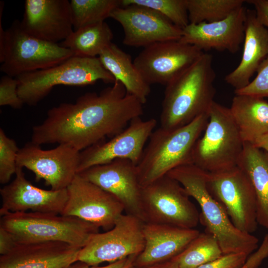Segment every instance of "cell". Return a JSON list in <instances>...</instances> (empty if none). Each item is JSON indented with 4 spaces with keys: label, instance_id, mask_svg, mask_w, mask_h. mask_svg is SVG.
Returning <instances> with one entry per match:
<instances>
[{
    "label": "cell",
    "instance_id": "cell-13",
    "mask_svg": "<svg viewBox=\"0 0 268 268\" xmlns=\"http://www.w3.org/2000/svg\"><path fill=\"white\" fill-rule=\"evenodd\" d=\"M156 125L154 118L144 120L137 117L109 140H103L81 151L77 174L117 159H128L137 165Z\"/></svg>",
    "mask_w": 268,
    "mask_h": 268
},
{
    "label": "cell",
    "instance_id": "cell-25",
    "mask_svg": "<svg viewBox=\"0 0 268 268\" xmlns=\"http://www.w3.org/2000/svg\"><path fill=\"white\" fill-rule=\"evenodd\" d=\"M104 67L120 82L127 92L145 103L151 91L150 85L144 79L135 66L131 56L112 42L98 56Z\"/></svg>",
    "mask_w": 268,
    "mask_h": 268
},
{
    "label": "cell",
    "instance_id": "cell-32",
    "mask_svg": "<svg viewBox=\"0 0 268 268\" xmlns=\"http://www.w3.org/2000/svg\"><path fill=\"white\" fill-rule=\"evenodd\" d=\"M19 148L16 141L9 137L3 130L0 129V183H8L15 174L17 157Z\"/></svg>",
    "mask_w": 268,
    "mask_h": 268
},
{
    "label": "cell",
    "instance_id": "cell-9",
    "mask_svg": "<svg viewBox=\"0 0 268 268\" xmlns=\"http://www.w3.org/2000/svg\"><path fill=\"white\" fill-rule=\"evenodd\" d=\"M176 180L164 176L142 188L141 210L144 223L194 229L200 213Z\"/></svg>",
    "mask_w": 268,
    "mask_h": 268
},
{
    "label": "cell",
    "instance_id": "cell-19",
    "mask_svg": "<svg viewBox=\"0 0 268 268\" xmlns=\"http://www.w3.org/2000/svg\"><path fill=\"white\" fill-rule=\"evenodd\" d=\"M13 180L0 189V215L9 212H31L61 214L68 198L67 189L46 190L34 186L17 167Z\"/></svg>",
    "mask_w": 268,
    "mask_h": 268
},
{
    "label": "cell",
    "instance_id": "cell-26",
    "mask_svg": "<svg viewBox=\"0 0 268 268\" xmlns=\"http://www.w3.org/2000/svg\"><path fill=\"white\" fill-rule=\"evenodd\" d=\"M249 176L257 200V220L268 230V153L254 144L244 142L238 165Z\"/></svg>",
    "mask_w": 268,
    "mask_h": 268
},
{
    "label": "cell",
    "instance_id": "cell-22",
    "mask_svg": "<svg viewBox=\"0 0 268 268\" xmlns=\"http://www.w3.org/2000/svg\"><path fill=\"white\" fill-rule=\"evenodd\" d=\"M144 247L134 262L144 267L171 260L180 254L199 234L196 229L144 223Z\"/></svg>",
    "mask_w": 268,
    "mask_h": 268
},
{
    "label": "cell",
    "instance_id": "cell-14",
    "mask_svg": "<svg viewBox=\"0 0 268 268\" xmlns=\"http://www.w3.org/2000/svg\"><path fill=\"white\" fill-rule=\"evenodd\" d=\"M204 52L179 40L162 41L143 48L134 63L149 85H166Z\"/></svg>",
    "mask_w": 268,
    "mask_h": 268
},
{
    "label": "cell",
    "instance_id": "cell-35",
    "mask_svg": "<svg viewBox=\"0 0 268 268\" xmlns=\"http://www.w3.org/2000/svg\"><path fill=\"white\" fill-rule=\"evenodd\" d=\"M248 256L242 253L223 254L220 258L204 264L198 268H241Z\"/></svg>",
    "mask_w": 268,
    "mask_h": 268
},
{
    "label": "cell",
    "instance_id": "cell-36",
    "mask_svg": "<svg viewBox=\"0 0 268 268\" xmlns=\"http://www.w3.org/2000/svg\"><path fill=\"white\" fill-rule=\"evenodd\" d=\"M268 257V234H267L259 247L249 255L241 268H258L263 261Z\"/></svg>",
    "mask_w": 268,
    "mask_h": 268
},
{
    "label": "cell",
    "instance_id": "cell-31",
    "mask_svg": "<svg viewBox=\"0 0 268 268\" xmlns=\"http://www.w3.org/2000/svg\"><path fill=\"white\" fill-rule=\"evenodd\" d=\"M121 0V6L135 4L154 9L182 29L190 23L186 0Z\"/></svg>",
    "mask_w": 268,
    "mask_h": 268
},
{
    "label": "cell",
    "instance_id": "cell-10",
    "mask_svg": "<svg viewBox=\"0 0 268 268\" xmlns=\"http://www.w3.org/2000/svg\"><path fill=\"white\" fill-rule=\"evenodd\" d=\"M207 185L213 197L226 210L239 230L252 234L257 229V200L252 182L238 165L207 174Z\"/></svg>",
    "mask_w": 268,
    "mask_h": 268
},
{
    "label": "cell",
    "instance_id": "cell-8",
    "mask_svg": "<svg viewBox=\"0 0 268 268\" xmlns=\"http://www.w3.org/2000/svg\"><path fill=\"white\" fill-rule=\"evenodd\" d=\"M73 56L72 52L61 46L36 38L15 20L5 30L3 49L0 51V70L13 77L61 64Z\"/></svg>",
    "mask_w": 268,
    "mask_h": 268
},
{
    "label": "cell",
    "instance_id": "cell-7",
    "mask_svg": "<svg viewBox=\"0 0 268 268\" xmlns=\"http://www.w3.org/2000/svg\"><path fill=\"white\" fill-rule=\"evenodd\" d=\"M244 145L229 108L214 101L205 129L195 145L192 164L209 173L230 169L237 166Z\"/></svg>",
    "mask_w": 268,
    "mask_h": 268
},
{
    "label": "cell",
    "instance_id": "cell-23",
    "mask_svg": "<svg viewBox=\"0 0 268 268\" xmlns=\"http://www.w3.org/2000/svg\"><path fill=\"white\" fill-rule=\"evenodd\" d=\"M242 55L240 63L227 74L225 81L238 90L246 86L268 56V30L257 19L254 10L247 9Z\"/></svg>",
    "mask_w": 268,
    "mask_h": 268
},
{
    "label": "cell",
    "instance_id": "cell-34",
    "mask_svg": "<svg viewBox=\"0 0 268 268\" xmlns=\"http://www.w3.org/2000/svg\"><path fill=\"white\" fill-rule=\"evenodd\" d=\"M16 78L4 75L0 79V106H8L15 109H21L24 104L17 92Z\"/></svg>",
    "mask_w": 268,
    "mask_h": 268
},
{
    "label": "cell",
    "instance_id": "cell-21",
    "mask_svg": "<svg viewBox=\"0 0 268 268\" xmlns=\"http://www.w3.org/2000/svg\"><path fill=\"white\" fill-rule=\"evenodd\" d=\"M81 249L59 241L17 244L1 256L0 268H67L78 261Z\"/></svg>",
    "mask_w": 268,
    "mask_h": 268
},
{
    "label": "cell",
    "instance_id": "cell-27",
    "mask_svg": "<svg viewBox=\"0 0 268 268\" xmlns=\"http://www.w3.org/2000/svg\"><path fill=\"white\" fill-rule=\"evenodd\" d=\"M113 33L105 21L76 30L60 45L70 50L73 56L96 57L112 43Z\"/></svg>",
    "mask_w": 268,
    "mask_h": 268
},
{
    "label": "cell",
    "instance_id": "cell-3",
    "mask_svg": "<svg viewBox=\"0 0 268 268\" xmlns=\"http://www.w3.org/2000/svg\"><path fill=\"white\" fill-rule=\"evenodd\" d=\"M207 172L194 164L180 166L167 175L178 181L199 204L200 222L205 232L217 240L223 254L242 253L248 256L258 247V238L237 229L226 210L211 195L207 185Z\"/></svg>",
    "mask_w": 268,
    "mask_h": 268
},
{
    "label": "cell",
    "instance_id": "cell-40",
    "mask_svg": "<svg viewBox=\"0 0 268 268\" xmlns=\"http://www.w3.org/2000/svg\"><path fill=\"white\" fill-rule=\"evenodd\" d=\"M132 268H179L176 262L171 260L163 263H160L154 265L144 266V267H134Z\"/></svg>",
    "mask_w": 268,
    "mask_h": 268
},
{
    "label": "cell",
    "instance_id": "cell-30",
    "mask_svg": "<svg viewBox=\"0 0 268 268\" xmlns=\"http://www.w3.org/2000/svg\"><path fill=\"white\" fill-rule=\"evenodd\" d=\"M190 23L222 20L244 5V0H186Z\"/></svg>",
    "mask_w": 268,
    "mask_h": 268
},
{
    "label": "cell",
    "instance_id": "cell-38",
    "mask_svg": "<svg viewBox=\"0 0 268 268\" xmlns=\"http://www.w3.org/2000/svg\"><path fill=\"white\" fill-rule=\"evenodd\" d=\"M13 235L0 226V254L4 256L9 253L16 245Z\"/></svg>",
    "mask_w": 268,
    "mask_h": 268
},
{
    "label": "cell",
    "instance_id": "cell-18",
    "mask_svg": "<svg viewBox=\"0 0 268 268\" xmlns=\"http://www.w3.org/2000/svg\"><path fill=\"white\" fill-rule=\"evenodd\" d=\"M20 23L22 29L29 35L58 44L74 31L70 1L26 0Z\"/></svg>",
    "mask_w": 268,
    "mask_h": 268
},
{
    "label": "cell",
    "instance_id": "cell-33",
    "mask_svg": "<svg viewBox=\"0 0 268 268\" xmlns=\"http://www.w3.org/2000/svg\"><path fill=\"white\" fill-rule=\"evenodd\" d=\"M255 78L245 87L234 91L237 95L268 97V56L259 66Z\"/></svg>",
    "mask_w": 268,
    "mask_h": 268
},
{
    "label": "cell",
    "instance_id": "cell-12",
    "mask_svg": "<svg viewBox=\"0 0 268 268\" xmlns=\"http://www.w3.org/2000/svg\"><path fill=\"white\" fill-rule=\"evenodd\" d=\"M80 152L66 144L45 150L30 141L19 148L17 165L32 171L36 182L43 180L51 190H61L67 189L77 174Z\"/></svg>",
    "mask_w": 268,
    "mask_h": 268
},
{
    "label": "cell",
    "instance_id": "cell-29",
    "mask_svg": "<svg viewBox=\"0 0 268 268\" xmlns=\"http://www.w3.org/2000/svg\"><path fill=\"white\" fill-rule=\"evenodd\" d=\"M70 2L74 30L105 21L121 6V0H71Z\"/></svg>",
    "mask_w": 268,
    "mask_h": 268
},
{
    "label": "cell",
    "instance_id": "cell-4",
    "mask_svg": "<svg viewBox=\"0 0 268 268\" xmlns=\"http://www.w3.org/2000/svg\"><path fill=\"white\" fill-rule=\"evenodd\" d=\"M208 120V112L191 123L173 129L154 130L136 165L140 184L144 187L180 166L192 163L196 143Z\"/></svg>",
    "mask_w": 268,
    "mask_h": 268
},
{
    "label": "cell",
    "instance_id": "cell-41",
    "mask_svg": "<svg viewBox=\"0 0 268 268\" xmlns=\"http://www.w3.org/2000/svg\"><path fill=\"white\" fill-rule=\"evenodd\" d=\"M252 144L268 153V133L259 137Z\"/></svg>",
    "mask_w": 268,
    "mask_h": 268
},
{
    "label": "cell",
    "instance_id": "cell-2",
    "mask_svg": "<svg viewBox=\"0 0 268 268\" xmlns=\"http://www.w3.org/2000/svg\"><path fill=\"white\" fill-rule=\"evenodd\" d=\"M215 78L212 56L204 53L165 85L160 127L166 129L177 128L208 112L214 101Z\"/></svg>",
    "mask_w": 268,
    "mask_h": 268
},
{
    "label": "cell",
    "instance_id": "cell-39",
    "mask_svg": "<svg viewBox=\"0 0 268 268\" xmlns=\"http://www.w3.org/2000/svg\"><path fill=\"white\" fill-rule=\"evenodd\" d=\"M136 257V256H131L104 267L91 266L82 262V265L71 268H132L134 266V262ZM67 268H69V267Z\"/></svg>",
    "mask_w": 268,
    "mask_h": 268
},
{
    "label": "cell",
    "instance_id": "cell-15",
    "mask_svg": "<svg viewBox=\"0 0 268 268\" xmlns=\"http://www.w3.org/2000/svg\"><path fill=\"white\" fill-rule=\"evenodd\" d=\"M67 189L68 198L61 215L77 217L108 231L125 211L113 196L78 174Z\"/></svg>",
    "mask_w": 268,
    "mask_h": 268
},
{
    "label": "cell",
    "instance_id": "cell-11",
    "mask_svg": "<svg viewBox=\"0 0 268 268\" xmlns=\"http://www.w3.org/2000/svg\"><path fill=\"white\" fill-rule=\"evenodd\" d=\"M144 224L137 217L123 213L112 228L91 238L80 249L78 261L95 266L104 262L114 263L137 256L144 247Z\"/></svg>",
    "mask_w": 268,
    "mask_h": 268
},
{
    "label": "cell",
    "instance_id": "cell-17",
    "mask_svg": "<svg viewBox=\"0 0 268 268\" xmlns=\"http://www.w3.org/2000/svg\"><path fill=\"white\" fill-rule=\"evenodd\" d=\"M78 174L113 196L123 205L126 213L143 221L140 206L142 187L136 165L133 162L117 159L92 166Z\"/></svg>",
    "mask_w": 268,
    "mask_h": 268
},
{
    "label": "cell",
    "instance_id": "cell-20",
    "mask_svg": "<svg viewBox=\"0 0 268 268\" xmlns=\"http://www.w3.org/2000/svg\"><path fill=\"white\" fill-rule=\"evenodd\" d=\"M246 11L243 5L219 21L189 23L182 29L179 41L202 51L213 49L235 54L244 41Z\"/></svg>",
    "mask_w": 268,
    "mask_h": 268
},
{
    "label": "cell",
    "instance_id": "cell-24",
    "mask_svg": "<svg viewBox=\"0 0 268 268\" xmlns=\"http://www.w3.org/2000/svg\"><path fill=\"white\" fill-rule=\"evenodd\" d=\"M229 109L244 142L253 143L268 133V102L264 98L235 94Z\"/></svg>",
    "mask_w": 268,
    "mask_h": 268
},
{
    "label": "cell",
    "instance_id": "cell-16",
    "mask_svg": "<svg viewBox=\"0 0 268 268\" xmlns=\"http://www.w3.org/2000/svg\"><path fill=\"white\" fill-rule=\"evenodd\" d=\"M110 18L124 31L123 43L130 47H146L155 43L179 40L182 29L151 8L138 5L120 6Z\"/></svg>",
    "mask_w": 268,
    "mask_h": 268
},
{
    "label": "cell",
    "instance_id": "cell-5",
    "mask_svg": "<svg viewBox=\"0 0 268 268\" xmlns=\"http://www.w3.org/2000/svg\"><path fill=\"white\" fill-rule=\"evenodd\" d=\"M0 226L10 232L17 244L59 241L82 248L100 228L77 217L53 213L9 212Z\"/></svg>",
    "mask_w": 268,
    "mask_h": 268
},
{
    "label": "cell",
    "instance_id": "cell-37",
    "mask_svg": "<svg viewBox=\"0 0 268 268\" xmlns=\"http://www.w3.org/2000/svg\"><path fill=\"white\" fill-rule=\"evenodd\" d=\"M254 7L257 19L268 30V0H248Z\"/></svg>",
    "mask_w": 268,
    "mask_h": 268
},
{
    "label": "cell",
    "instance_id": "cell-6",
    "mask_svg": "<svg viewBox=\"0 0 268 268\" xmlns=\"http://www.w3.org/2000/svg\"><path fill=\"white\" fill-rule=\"evenodd\" d=\"M17 92L24 104L37 105L57 85L82 86L99 80L114 83L115 79L98 57L72 56L54 67L20 74Z\"/></svg>",
    "mask_w": 268,
    "mask_h": 268
},
{
    "label": "cell",
    "instance_id": "cell-28",
    "mask_svg": "<svg viewBox=\"0 0 268 268\" xmlns=\"http://www.w3.org/2000/svg\"><path fill=\"white\" fill-rule=\"evenodd\" d=\"M223 255L217 240L207 232L200 233L174 260L179 268H198Z\"/></svg>",
    "mask_w": 268,
    "mask_h": 268
},
{
    "label": "cell",
    "instance_id": "cell-1",
    "mask_svg": "<svg viewBox=\"0 0 268 268\" xmlns=\"http://www.w3.org/2000/svg\"><path fill=\"white\" fill-rule=\"evenodd\" d=\"M143 105L115 81L99 93L87 92L73 103L50 109L43 122L33 126L31 141L66 144L81 151L121 132L143 115Z\"/></svg>",
    "mask_w": 268,
    "mask_h": 268
}]
</instances>
